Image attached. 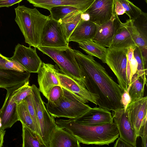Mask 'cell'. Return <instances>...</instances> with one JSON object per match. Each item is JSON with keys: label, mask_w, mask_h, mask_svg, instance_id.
Listing matches in <instances>:
<instances>
[{"label": "cell", "mask_w": 147, "mask_h": 147, "mask_svg": "<svg viewBox=\"0 0 147 147\" xmlns=\"http://www.w3.org/2000/svg\"><path fill=\"white\" fill-rule=\"evenodd\" d=\"M74 120L79 124L90 126L101 125L113 121L109 111L96 107L91 108L82 116Z\"/></svg>", "instance_id": "obj_18"}, {"label": "cell", "mask_w": 147, "mask_h": 147, "mask_svg": "<svg viewBox=\"0 0 147 147\" xmlns=\"http://www.w3.org/2000/svg\"><path fill=\"white\" fill-rule=\"evenodd\" d=\"M22 125V147H46L36 134L24 124Z\"/></svg>", "instance_id": "obj_28"}, {"label": "cell", "mask_w": 147, "mask_h": 147, "mask_svg": "<svg viewBox=\"0 0 147 147\" xmlns=\"http://www.w3.org/2000/svg\"><path fill=\"white\" fill-rule=\"evenodd\" d=\"M134 21L128 19L125 22L121 23L114 36L110 48L128 49L137 46L136 39L140 33L135 25Z\"/></svg>", "instance_id": "obj_9"}, {"label": "cell", "mask_w": 147, "mask_h": 147, "mask_svg": "<svg viewBox=\"0 0 147 147\" xmlns=\"http://www.w3.org/2000/svg\"><path fill=\"white\" fill-rule=\"evenodd\" d=\"M2 125L1 122V119L0 118V128L2 129Z\"/></svg>", "instance_id": "obj_42"}, {"label": "cell", "mask_w": 147, "mask_h": 147, "mask_svg": "<svg viewBox=\"0 0 147 147\" xmlns=\"http://www.w3.org/2000/svg\"><path fill=\"white\" fill-rule=\"evenodd\" d=\"M136 138L139 137L141 127L147 115V97L131 100L125 111Z\"/></svg>", "instance_id": "obj_12"}, {"label": "cell", "mask_w": 147, "mask_h": 147, "mask_svg": "<svg viewBox=\"0 0 147 147\" xmlns=\"http://www.w3.org/2000/svg\"><path fill=\"white\" fill-rule=\"evenodd\" d=\"M55 122L58 126L69 131L84 144L109 145L119 136L118 129L113 122L96 126L79 124L74 119H57Z\"/></svg>", "instance_id": "obj_2"}, {"label": "cell", "mask_w": 147, "mask_h": 147, "mask_svg": "<svg viewBox=\"0 0 147 147\" xmlns=\"http://www.w3.org/2000/svg\"><path fill=\"white\" fill-rule=\"evenodd\" d=\"M83 83L90 92L98 96L96 105L109 111L123 108L121 102L123 91L94 58L73 49Z\"/></svg>", "instance_id": "obj_1"}, {"label": "cell", "mask_w": 147, "mask_h": 147, "mask_svg": "<svg viewBox=\"0 0 147 147\" xmlns=\"http://www.w3.org/2000/svg\"><path fill=\"white\" fill-rule=\"evenodd\" d=\"M144 0L145 1V2H146V3H147V0Z\"/></svg>", "instance_id": "obj_43"}, {"label": "cell", "mask_w": 147, "mask_h": 147, "mask_svg": "<svg viewBox=\"0 0 147 147\" xmlns=\"http://www.w3.org/2000/svg\"><path fill=\"white\" fill-rule=\"evenodd\" d=\"M36 49L18 44L15 47L13 55L8 59L18 62L26 71L37 73L42 62L37 55Z\"/></svg>", "instance_id": "obj_8"}, {"label": "cell", "mask_w": 147, "mask_h": 147, "mask_svg": "<svg viewBox=\"0 0 147 147\" xmlns=\"http://www.w3.org/2000/svg\"><path fill=\"white\" fill-rule=\"evenodd\" d=\"M32 92V86L30 85L28 81L14 90L12 94V99L17 105H19Z\"/></svg>", "instance_id": "obj_29"}, {"label": "cell", "mask_w": 147, "mask_h": 147, "mask_svg": "<svg viewBox=\"0 0 147 147\" xmlns=\"http://www.w3.org/2000/svg\"><path fill=\"white\" fill-rule=\"evenodd\" d=\"M136 43L141 50L144 59L147 61V36L140 33L136 38Z\"/></svg>", "instance_id": "obj_34"}, {"label": "cell", "mask_w": 147, "mask_h": 147, "mask_svg": "<svg viewBox=\"0 0 147 147\" xmlns=\"http://www.w3.org/2000/svg\"><path fill=\"white\" fill-rule=\"evenodd\" d=\"M96 29L94 23L81 18L71 35L69 42H77L84 40H92L95 35Z\"/></svg>", "instance_id": "obj_22"}, {"label": "cell", "mask_w": 147, "mask_h": 147, "mask_svg": "<svg viewBox=\"0 0 147 147\" xmlns=\"http://www.w3.org/2000/svg\"><path fill=\"white\" fill-rule=\"evenodd\" d=\"M112 111V117L118 129L119 137L132 147L136 146L137 138L123 108Z\"/></svg>", "instance_id": "obj_16"}, {"label": "cell", "mask_w": 147, "mask_h": 147, "mask_svg": "<svg viewBox=\"0 0 147 147\" xmlns=\"http://www.w3.org/2000/svg\"><path fill=\"white\" fill-rule=\"evenodd\" d=\"M128 51V48H108L106 58V63L116 76L123 91H128L129 85L127 70Z\"/></svg>", "instance_id": "obj_7"}, {"label": "cell", "mask_w": 147, "mask_h": 147, "mask_svg": "<svg viewBox=\"0 0 147 147\" xmlns=\"http://www.w3.org/2000/svg\"><path fill=\"white\" fill-rule=\"evenodd\" d=\"M63 95V88L60 85L55 86L52 88L50 91L47 103L53 107L58 106Z\"/></svg>", "instance_id": "obj_32"}, {"label": "cell", "mask_w": 147, "mask_h": 147, "mask_svg": "<svg viewBox=\"0 0 147 147\" xmlns=\"http://www.w3.org/2000/svg\"><path fill=\"white\" fill-rule=\"evenodd\" d=\"M79 47L88 55L98 58L104 63H106V58L108 48L97 44L91 39L78 41Z\"/></svg>", "instance_id": "obj_24"}, {"label": "cell", "mask_w": 147, "mask_h": 147, "mask_svg": "<svg viewBox=\"0 0 147 147\" xmlns=\"http://www.w3.org/2000/svg\"><path fill=\"white\" fill-rule=\"evenodd\" d=\"M133 55L138 64L136 72L147 84V61L144 59L141 50L137 46L134 50Z\"/></svg>", "instance_id": "obj_30"}, {"label": "cell", "mask_w": 147, "mask_h": 147, "mask_svg": "<svg viewBox=\"0 0 147 147\" xmlns=\"http://www.w3.org/2000/svg\"><path fill=\"white\" fill-rule=\"evenodd\" d=\"M15 20L30 47L37 48L39 45L44 27L50 19L49 16L40 13L36 8L32 9L24 5L15 8Z\"/></svg>", "instance_id": "obj_3"}, {"label": "cell", "mask_w": 147, "mask_h": 147, "mask_svg": "<svg viewBox=\"0 0 147 147\" xmlns=\"http://www.w3.org/2000/svg\"><path fill=\"white\" fill-rule=\"evenodd\" d=\"M68 45L58 21L51 18L43 29L38 47H59Z\"/></svg>", "instance_id": "obj_14"}, {"label": "cell", "mask_w": 147, "mask_h": 147, "mask_svg": "<svg viewBox=\"0 0 147 147\" xmlns=\"http://www.w3.org/2000/svg\"><path fill=\"white\" fill-rule=\"evenodd\" d=\"M80 143L70 132L57 125L53 131L49 147H80Z\"/></svg>", "instance_id": "obj_21"}, {"label": "cell", "mask_w": 147, "mask_h": 147, "mask_svg": "<svg viewBox=\"0 0 147 147\" xmlns=\"http://www.w3.org/2000/svg\"><path fill=\"white\" fill-rule=\"evenodd\" d=\"M114 147H132L129 144L125 142L120 137L118 138L114 146Z\"/></svg>", "instance_id": "obj_40"}, {"label": "cell", "mask_w": 147, "mask_h": 147, "mask_svg": "<svg viewBox=\"0 0 147 147\" xmlns=\"http://www.w3.org/2000/svg\"><path fill=\"white\" fill-rule=\"evenodd\" d=\"M79 10L76 8L70 6H61L51 8L49 11L50 17L56 21L61 20L69 14Z\"/></svg>", "instance_id": "obj_31"}, {"label": "cell", "mask_w": 147, "mask_h": 147, "mask_svg": "<svg viewBox=\"0 0 147 147\" xmlns=\"http://www.w3.org/2000/svg\"><path fill=\"white\" fill-rule=\"evenodd\" d=\"M23 0H0V7H10Z\"/></svg>", "instance_id": "obj_38"}, {"label": "cell", "mask_w": 147, "mask_h": 147, "mask_svg": "<svg viewBox=\"0 0 147 147\" xmlns=\"http://www.w3.org/2000/svg\"><path fill=\"white\" fill-rule=\"evenodd\" d=\"M59 72L53 65L42 62L37 73L38 81L40 92L48 99L51 89L59 85L56 73Z\"/></svg>", "instance_id": "obj_17"}, {"label": "cell", "mask_w": 147, "mask_h": 147, "mask_svg": "<svg viewBox=\"0 0 147 147\" xmlns=\"http://www.w3.org/2000/svg\"><path fill=\"white\" fill-rule=\"evenodd\" d=\"M1 55L5 60V66L6 69L12 70L22 72L26 71L24 67L17 61L12 60H9L8 58L3 56L2 55Z\"/></svg>", "instance_id": "obj_35"}, {"label": "cell", "mask_w": 147, "mask_h": 147, "mask_svg": "<svg viewBox=\"0 0 147 147\" xmlns=\"http://www.w3.org/2000/svg\"><path fill=\"white\" fill-rule=\"evenodd\" d=\"M0 53V88L9 89L22 85L29 81L30 73L6 69L5 59Z\"/></svg>", "instance_id": "obj_13"}, {"label": "cell", "mask_w": 147, "mask_h": 147, "mask_svg": "<svg viewBox=\"0 0 147 147\" xmlns=\"http://www.w3.org/2000/svg\"><path fill=\"white\" fill-rule=\"evenodd\" d=\"M37 48L53 59L63 74L83 84L73 49L68 45L59 47H38Z\"/></svg>", "instance_id": "obj_4"}, {"label": "cell", "mask_w": 147, "mask_h": 147, "mask_svg": "<svg viewBox=\"0 0 147 147\" xmlns=\"http://www.w3.org/2000/svg\"><path fill=\"white\" fill-rule=\"evenodd\" d=\"M122 22L115 13L105 23L96 25V31L92 40L104 47L109 48L114 36Z\"/></svg>", "instance_id": "obj_15"}, {"label": "cell", "mask_w": 147, "mask_h": 147, "mask_svg": "<svg viewBox=\"0 0 147 147\" xmlns=\"http://www.w3.org/2000/svg\"><path fill=\"white\" fill-rule=\"evenodd\" d=\"M132 77L136 72L138 64L134 55L130 63Z\"/></svg>", "instance_id": "obj_39"}, {"label": "cell", "mask_w": 147, "mask_h": 147, "mask_svg": "<svg viewBox=\"0 0 147 147\" xmlns=\"http://www.w3.org/2000/svg\"><path fill=\"white\" fill-rule=\"evenodd\" d=\"M94 0H27L35 7L46 9L49 11L52 7L61 6L75 7L84 13Z\"/></svg>", "instance_id": "obj_20"}, {"label": "cell", "mask_w": 147, "mask_h": 147, "mask_svg": "<svg viewBox=\"0 0 147 147\" xmlns=\"http://www.w3.org/2000/svg\"><path fill=\"white\" fill-rule=\"evenodd\" d=\"M23 101L27 107L29 113L34 121L37 131L40 136L39 125L34 105L32 93L25 98Z\"/></svg>", "instance_id": "obj_33"}, {"label": "cell", "mask_w": 147, "mask_h": 147, "mask_svg": "<svg viewBox=\"0 0 147 147\" xmlns=\"http://www.w3.org/2000/svg\"><path fill=\"white\" fill-rule=\"evenodd\" d=\"M32 86L33 102L40 136L46 147H49L51 137L57 125L55 117L51 116L47 109L45 106V103L41 98L39 88L33 84Z\"/></svg>", "instance_id": "obj_6"}, {"label": "cell", "mask_w": 147, "mask_h": 147, "mask_svg": "<svg viewBox=\"0 0 147 147\" xmlns=\"http://www.w3.org/2000/svg\"><path fill=\"white\" fill-rule=\"evenodd\" d=\"M115 0H94L85 11L88 21L95 24H103L109 20L115 13Z\"/></svg>", "instance_id": "obj_11"}, {"label": "cell", "mask_w": 147, "mask_h": 147, "mask_svg": "<svg viewBox=\"0 0 147 147\" xmlns=\"http://www.w3.org/2000/svg\"><path fill=\"white\" fill-rule=\"evenodd\" d=\"M147 84L137 72L132 77L128 91L131 100L143 97Z\"/></svg>", "instance_id": "obj_26"}, {"label": "cell", "mask_w": 147, "mask_h": 147, "mask_svg": "<svg viewBox=\"0 0 147 147\" xmlns=\"http://www.w3.org/2000/svg\"><path fill=\"white\" fill-rule=\"evenodd\" d=\"M18 87L7 90L5 100L0 109L2 129L4 130L11 127L15 123L19 121L17 110V105L11 98L13 91Z\"/></svg>", "instance_id": "obj_19"}, {"label": "cell", "mask_w": 147, "mask_h": 147, "mask_svg": "<svg viewBox=\"0 0 147 147\" xmlns=\"http://www.w3.org/2000/svg\"><path fill=\"white\" fill-rule=\"evenodd\" d=\"M56 75L60 86L71 92L84 103L90 101L96 105L98 96L89 92L85 86L74 78L58 72Z\"/></svg>", "instance_id": "obj_10"}, {"label": "cell", "mask_w": 147, "mask_h": 147, "mask_svg": "<svg viewBox=\"0 0 147 147\" xmlns=\"http://www.w3.org/2000/svg\"><path fill=\"white\" fill-rule=\"evenodd\" d=\"M147 117L144 119L139 133L142 140V146L143 147L147 146Z\"/></svg>", "instance_id": "obj_36"}, {"label": "cell", "mask_w": 147, "mask_h": 147, "mask_svg": "<svg viewBox=\"0 0 147 147\" xmlns=\"http://www.w3.org/2000/svg\"><path fill=\"white\" fill-rule=\"evenodd\" d=\"M17 110L19 120L22 124H24L36 134L42 141L34 121L23 100L20 104L17 105Z\"/></svg>", "instance_id": "obj_27"}, {"label": "cell", "mask_w": 147, "mask_h": 147, "mask_svg": "<svg viewBox=\"0 0 147 147\" xmlns=\"http://www.w3.org/2000/svg\"><path fill=\"white\" fill-rule=\"evenodd\" d=\"M131 101V99L129 94L128 91H123L121 96V102L125 111L127 105Z\"/></svg>", "instance_id": "obj_37"}, {"label": "cell", "mask_w": 147, "mask_h": 147, "mask_svg": "<svg viewBox=\"0 0 147 147\" xmlns=\"http://www.w3.org/2000/svg\"><path fill=\"white\" fill-rule=\"evenodd\" d=\"M115 10L117 15L125 13L130 20H135L142 14L143 12L129 0H115Z\"/></svg>", "instance_id": "obj_25"}, {"label": "cell", "mask_w": 147, "mask_h": 147, "mask_svg": "<svg viewBox=\"0 0 147 147\" xmlns=\"http://www.w3.org/2000/svg\"><path fill=\"white\" fill-rule=\"evenodd\" d=\"M5 130L0 128V147L3 146L4 142V138L5 134Z\"/></svg>", "instance_id": "obj_41"}, {"label": "cell", "mask_w": 147, "mask_h": 147, "mask_svg": "<svg viewBox=\"0 0 147 147\" xmlns=\"http://www.w3.org/2000/svg\"><path fill=\"white\" fill-rule=\"evenodd\" d=\"M82 13L78 10L69 14L57 21L65 38L68 43L71 35L82 18Z\"/></svg>", "instance_id": "obj_23"}, {"label": "cell", "mask_w": 147, "mask_h": 147, "mask_svg": "<svg viewBox=\"0 0 147 147\" xmlns=\"http://www.w3.org/2000/svg\"><path fill=\"white\" fill-rule=\"evenodd\" d=\"M63 89L64 95L58 106L53 107L47 103L45 104L47 111L51 116L55 118L76 119L91 108L74 94Z\"/></svg>", "instance_id": "obj_5"}]
</instances>
